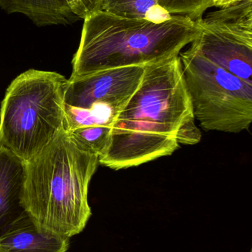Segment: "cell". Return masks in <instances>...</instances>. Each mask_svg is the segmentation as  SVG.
<instances>
[{
    "label": "cell",
    "instance_id": "cell-6",
    "mask_svg": "<svg viewBox=\"0 0 252 252\" xmlns=\"http://www.w3.org/2000/svg\"><path fill=\"white\" fill-rule=\"evenodd\" d=\"M190 44L201 56L252 84V0H242L197 19Z\"/></svg>",
    "mask_w": 252,
    "mask_h": 252
},
{
    "label": "cell",
    "instance_id": "cell-1",
    "mask_svg": "<svg viewBox=\"0 0 252 252\" xmlns=\"http://www.w3.org/2000/svg\"><path fill=\"white\" fill-rule=\"evenodd\" d=\"M194 116L179 56L145 66L143 78L111 126L99 164L118 170L170 156L179 127Z\"/></svg>",
    "mask_w": 252,
    "mask_h": 252
},
{
    "label": "cell",
    "instance_id": "cell-15",
    "mask_svg": "<svg viewBox=\"0 0 252 252\" xmlns=\"http://www.w3.org/2000/svg\"><path fill=\"white\" fill-rule=\"evenodd\" d=\"M201 130L195 125V116L188 118L179 127L176 133L178 143L185 145H196L201 142Z\"/></svg>",
    "mask_w": 252,
    "mask_h": 252
},
{
    "label": "cell",
    "instance_id": "cell-9",
    "mask_svg": "<svg viewBox=\"0 0 252 252\" xmlns=\"http://www.w3.org/2000/svg\"><path fill=\"white\" fill-rule=\"evenodd\" d=\"M69 247L70 238L41 232L28 216L0 236V252H67Z\"/></svg>",
    "mask_w": 252,
    "mask_h": 252
},
{
    "label": "cell",
    "instance_id": "cell-11",
    "mask_svg": "<svg viewBox=\"0 0 252 252\" xmlns=\"http://www.w3.org/2000/svg\"><path fill=\"white\" fill-rule=\"evenodd\" d=\"M101 10L124 19L156 24L167 22L174 16L160 5L158 0H102Z\"/></svg>",
    "mask_w": 252,
    "mask_h": 252
},
{
    "label": "cell",
    "instance_id": "cell-4",
    "mask_svg": "<svg viewBox=\"0 0 252 252\" xmlns=\"http://www.w3.org/2000/svg\"><path fill=\"white\" fill-rule=\"evenodd\" d=\"M54 72L30 69L9 86L0 109V145L25 161L64 128V87Z\"/></svg>",
    "mask_w": 252,
    "mask_h": 252
},
{
    "label": "cell",
    "instance_id": "cell-7",
    "mask_svg": "<svg viewBox=\"0 0 252 252\" xmlns=\"http://www.w3.org/2000/svg\"><path fill=\"white\" fill-rule=\"evenodd\" d=\"M144 68H112L79 78H70L64 87V103L82 109L95 105L107 106L117 117L139 88Z\"/></svg>",
    "mask_w": 252,
    "mask_h": 252
},
{
    "label": "cell",
    "instance_id": "cell-5",
    "mask_svg": "<svg viewBox=\"0 0 252 252\" xmlns=\"http://www.w3.org/2000/svg\"><path fill=\"white\" fill-rule=\"evenodd\" d=\"M195 118L207 130L240 133L252 121V84L219 67L193 47L179 54Z\"/></svg>",
    "mask_w": 252,
    "mask_h": 252
},
{
    "label": "cell",
    "instance_id": "cell-10",
    "mask_svg": "<svg viewBox=\"0 0 252 252\" xmlns=\"http://www.w3.org/2000/svg\"><path fill=\"white\" fill-rule=\"evenodd\" d=\"M6 13H22L38 27L67 25L79 20L65 0H0Z\"/></svg>",
    "mask_w": 252,
    "mask_h": 252
},
{
    "label": "cell",
    "instance_id": "cell-8",
    "mask_svg": "<svg viewBox=\"0 0 252 252\" xmlns=\"http://www.w3.org/2000/svg\"><path fill=\"white\" fill-rule=\"evenodd\" d=\"M27 161L0 145V236L28 216L22 206Z\"/></svg>",
    "mask_w": 252,
    "mask_h": 252
},
{
    "label": "cell",
    "instance_id": "cell-2",
    "mask_svg": "<svg viewBox=\"0 0 252 252\" xmlns=\"http://www.w3.org/2000/svg\"><path fill=\"white\" fill-rule=\"evenodd\" d=\"M99 157L62 128L27 161L22 206L38 230L70 238L91 217L88 189Z\"/></svg>",
    "mask_w": 252,
    "mask_h": 252
},
{
    "label": "cell",
    "instance_id": "cell-17",
    "mask_svg": "<svg viewBox=\"0 0 252 252\" xmlns=\"http://www.w3.org/2000/svg\"><path fill=\"white\" fill-rule=\"evenodd\" d=\"M240 1H242V0H213V7L222 8V7H227V6Z\"/></svg>",
    "mask_w": 252,
    "mask_h": 252
},
{
    "label": "cell",
    "instance_id": "cell-12",
    "mask_svg": "<svg viewBox=\"0 0 252 252\" xmlns=\"http://www.w3.org/2000/svg\"><path fill=\"white\" fill-rule=\"evenodd\" d=\"M115 118L113 112L107 106L95 105L82 109L64 103V129L68 132L91 126H112Z\"/></svg>",
    "mask_w": 252,
    "mask_h": 252
},
{
    "label": "cell",
    "instance_id": "cell-13",
    "mask_svg": "<svg viewBox=\"0 0 252 252\" xmlns=\"http://www.w3.org/2000/svg\"><path fill=\"white\" fill-rule=\"evenodd\" d=\"M70 133L86 149L100 157L109 145L111 126L81 127Z\"/></svg>",
    "mask_w": 252,
    "mask_h": 252
},
{
    "label": "cell",
    "instance_id": "cell-14",
    "mask_svg": "<svg viewBox=\"0 0 252 252\" xmlns=\"http://www.w3.org/2000/svg\"><path fill=\"white\" fill-rule=\"evenodd\" d=\"M160 5L173 15L188 16L193 20L201 19L213 7V0H158Z\"/></svg>",
    "mask_w": 252,
    "mask_h": 252
},
{
    "label": "cell",
    "instance_id": "cell-16",
    "mask_svg": "<svg viewBox=\"0 0 252 252\" xmlns=\"http://www.w3.org/2000/svg\"><path fill=\"white\" fill-rule=\"evenodd\" d=\"M70 10L79 19L101 10L102 0H65Z\"/></svg>",
    "mask_w": 252,
    "mask_h": 252
},
{
    "label": "cell",
    "instance_id": "cell-3",
    "mask_svg": "<svg viewBox=\"0 0 252 252\" xmlns=\"http://www.w3.org/2000/svg\"><path fill=\"white\" fill-rule=\"evenodd\" d=\"M201 32L198 22L174 15L156 24L99 10L84 19L71 78L112 68L146 66L179 56Z\"/></svg>",
    "mask_w": 252,
    "mask_h": 252
}]
</instances>
